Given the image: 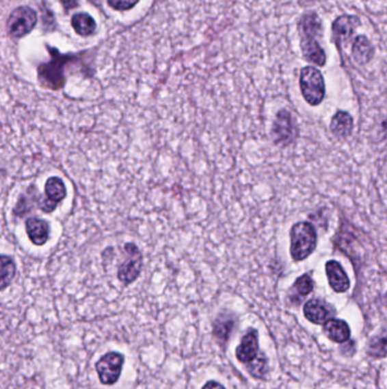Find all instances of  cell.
<instances>
[{
  "label": "cell",
  "instance_id": "obj_1",
  "mask_svg": "<svg viewBox=\"0 0 387 389\" xmlns=\"http://www.w3.org/2000/svg\"><path fill=\"white\" fill-rule=\"evenodd\" d=\"M299 29L301 34V49L304 58L318 66H324L326 63V55L316 40V37L321 32L319 17L314 13L304 15L299 23Z\"/></svg>",
  "mask_w": 387,
  "mask_h": 389
},
{
  "label": "cell",
  "instance_id": "obj_2",
  "mask_svg": "<svg viewBox=\"0 0 387 389\" xmlns=\"http://www.w3.org/2000/svg\"><path fill=\"white\" fill-rule=\"evenodd\" d=\"M317 235L314 225L299 222L291 231V255L295 261H302L311 255L316 249Z\"/></svg>",
  "mask_w": 387,
  "mask_h": 389
},
{
  "label": "cell",
  "instance_id": "obj_3",
  "mask_svg": "<svg viewBox=\"0 0 387 389\" xmlns=\"http://www.w3.org/2000/svg\"><path fill=\"white\" fill-rule=\"evenodd\" d=\"M125 261L120 263L117 270V278L124 286H130L140 277L144 266V255L134 242L124 245Z\"/></svg>",
  "mask_w": 387,
  "mask_h": 389
},
{
  "label": "cell",
  "instance_id": "obj_4",
  "mask_svg": "<svg viewBox=\"0 0 387 389\" xmlns=\"http://www.w3.org/2000/svg\"><path fill=\"white\" fill-rule=\"evenodd\" d=\"M300 87L308 104L317 106L324 99V77L317 68L307 66L301 71Z\"/></svg>",
  "mask_w": 387,
  "mask_h": 389
},
{
  "label": "cell",
  "instance_id": "obj_5",
  "mask_svg": "<svg viewBox=\"0 0 387 389\" xmlns=\"http://www.w3.org/2000/svg\"><path fill=\"white\" fill-rule=\"evenodd\" d=\"M66 60L58 53L53 54V61L42 64L38 68V79L42 87L49 90H60L66 84L64 68Z\"/></svg>",
  "mask_w": 387,
  "mask_h": 389
},
{
  "label": "cell",
  "instance_id": "obj_6",
  "mask_svg": "<svg viewBox=\"0 0 387 389\" xmlns=\"http://www.w3.org/2000/svg\"><path fill=\"white\" fill-rule=\"evenodd\" d=\"M125 356L120 352H108L101 356L96 363V371L101 383L105 386H111L118 381L123 370Z\"/></svg>",
  "mask_w": 387,
  "mask_h": 389
},
{
  "label": "cell",
  "instance_id": "obj_7",
  "mask_svg": "<svg viewBox=\"0 0 387 389\" xmlns=\"http://www.w3.org/2000/svg\"><path fill=\"white\" fill-rule=\"evenodd\" d=\"M36 10L22 6L14 10L7 20V30L12 37L22 38L30 34L37 24Z\"/></svg>",
  "mask_w": 387,
  "mask_h": 389
},
{
  "label": "cell",
  "instance_id": "obj_8",
  "mask_svg": "<svg viewBox=\"0 0 387 389\" xmlns=\"http://www.w3.org/2000/svg\"><path fill=\"white\" fill-rule=\"evenodd\" d=\"M46 198L41 199L39 210L46 214H51L59 203L66 198L67 189L65 182L59 177H51L44 184Z\"/></svg>",
  "mask_w": 387,
  "mask_h": 389
},
{
  "label": "cell",
  "instance_id": "obj_9",
  "mask_svg": "<svg viewBox=\"0 0 387 389\" xmlns=\"http://www.w3.org/2000/svg\"><path fill=\"white\" fill-rule=\"evenodd\" d=\"M25 231L30 242L38 247L46 245L51 238V228L49 222L37 216L27 218L25 221Z\"/></svg>",
  "mask_w": 387,
  "mask_h": 389
},
{
  "label": "cell",
  "instance_id": "obj_10",
  "mask_svg": "<svg viewBox=\"0 0 387 389\" xmlns=\"http://www.w3.org/2000/svg\"><path fill=\"white\" fill-rule=\"evenodd\" d=\"M258 352H259L258 331L256 329H249L247 334L241 339L240 345L235 349V356L241 363L248 364L257 357Z\"/></svg>",
  "mask_w": 387,
  "mask_h": 389
},
{
  "label": "cell",
  "instance_id": "obj_11",
  "mask_svg": "<svg viewBox=\"0 0 387 389\" xmlns=\"http://www.w3.org/2000/svg\"><path fill=\"white\" fill-rule=\"evenodd\" d=\"M41 197L39 190L34 185H31L25 192L21 194L15 208H13V215L15 218H23L27 214H30L37 206L39 208Z\"/></svg>",
  "mask_w": 387,
  "mask_h": 389
},
{
  "label": "cell",
  "instance_id": "obj_12",
  "mask_svg": "<svg viewBox=\"0 0 387 389\" xmlns=\"http://www.w3.org/2000/svg\"><path fill=\"white\" fill-rule=\"evenodd\" d=\"M304 316L315 325H325L331 319L332 309L321 299H310L304 304Z\"/></svg>",
  "mask_w": 387,
  "mask_h": 389
},
{
  "label": "cell",
  "instance_id": "obj_13",
  "mask_svg": "<svg viewBox=\"0 0 387 389\" xmlns=\"http://www.w3.org/2000/svg\"><path fill=\"white\" fill-rule=\"evenodd\" d=\"M326 273H328V281L334 292H345L347 289L350 288V280L338 262H328Z\"/></svg>",
  "mask_w": 387,
  "mask_h": 389
},
{
  "label": "cell",
  "instance_id": "obj_14",
  "mask_svg": "<svg viewBox=\"0 0 387 389\" xmlns=\"http://www.w3.org/2000/svg\"><path fill=\"white\" fill-rule=\"evenodd\" d=\"M235 325V318L230 313H221L213 323V335L215 339L224 346L228 342L230 334Z\"/></svg>",
  "mask_w": 387,
  "mask_h": 389
},
{
  "label": "cell",
  "instance_id": "obj_15",
  "mask_svg": "<svg viewBox=\"0 0 387 389\" xmlns=\"http://www.w3.org/2000/svg\"><path fill=\"white\" fill-rule=\"evenodd\" d=\"M276 142H290L294 137L293 123L289 112L280 111L277 114L276 122L273 128Z\"/></svg>",
  "mask_w": 387,
  "mask_h": 389
},
{
  "label": "cell",
  "instance_id": "obj_16",
  "mask_svg": "<svg viewBox=\"0 0 387 389\" xmlns=\"http://www.w3.org/2000/svg\"><path fill=\"white\" fill-rule=\"evenodd\" d=\"M325 335L331 339L332 342L343 344L350 339V327L343 320L330 319L324 325Z\"/></svg>",
  "mask_w": 387,
  "mask_h": 389
},
{
  "label": "cell",
  "instance_id": "obj_17",
  "mask_svg": "<svg viewBox=\"0 0 387 389\" xmlns=\"http://www.w3.org/2000/svg\"><path fill=\"white\" fill-rule=\"evenodd\" d=\"M360 21L356 16H342L333 24L334 36L341 42H345L352 37Z\"/></svg>",
  "mask_w": 387,
  "mask_h": 389
},
{
  "label": "cell",
  "instance_id": "obj_18",
  "mask_svg": "<svg viewBox=\"0 0 387 389\" xmlns=\"http://www.w3.org/2000/svg\"><path fill=\"white\" fill-rule=\"evenodd\" d=\"M375 49L371 41L364 36H358L352 47V55L354 61L359 64H366L374 58Z\"/></svg>",
  "mask_w": 387,
  "mask_h": 389
},
{
  "label": "cell",
  "instance_id": "obj_19",
  "mask_svg": "<svg viewBox=\"0 0 387 389\" xmlns=\"http://www.w3.org/2000/svg\"><path fill=\"white\" fill-rule=\"evenodd\" d=\"M353 129V118L347 112H337L332 118L331 130L337 137H347Z\"/></svg>",
  "mask_w": 387,
  "mask_h": 389
},
{
  "label": "cell",
  "instance_id": "obj_20",
  "mask_svg": "<svg viewBox=\"0 0 387 389\" xmlns=\"http://www.w3.org/2000/svg\"><path fill=\"white\" fill-rule=\"evenodd\" d=\"M72 27L77 34L88 37L96 31L97 23L89 14L79 13L72 17Z\"/></svg>",
  "mask_w": 387,
  "mask_h": 389
},
{
  "label": "cell",
  "instance_id": "obj_21",
  "mask_svg": "<svg viewBox=\"0 0 387 389\" xmlns=\"http://www.w3.org/2000/svg\"><path fill=\"white\" fill-rule=\"evenodd\" d=\"M1 289H6L12 284L16 275V263L13 258L1 255Z\"/></svg>",
  "mask_w": 387,
  "mask_h": 389
},
{
  "label": "cell",
  "instance_id": "obj_22",
  "mask_svg": "<svg viewBox=\"0 0 387 389\" xmlns=\"http://www.w3.org/2000/svg\"><path fill=\"white\" fill-rule=\"evenodd\" d=\"M267 363L266 356H265L264 354H261V355H258L252 362L248 363V371H249L251 376L256 378V379H263L265 375L267 373Z\"/></svg>",
  "mask_w": 387,
  "mask_h": 389
},
{
  "label": "cell",
  "instance_id": "obj_23",
  "mask_svg": "<svg viewBox=\"0 0 387 389\" xmlns=\"http://www.w3.org/2000/svg\"><path fill=\"white\" fill-rule=\"evenodd\" d=\"M369 355L374 357H384L387 355V335L376 336L368 345Z\"/></svg>",
  "mask_w": 387,
  "mask_h": 389
},
{
  "label": "cell",
  "instance_id": "obj_24",
  "mask_svg": "<svg viewBox=\"0 0 387 389\" xmlns=\"http://www.w3.org/2000/svg\"><path fill=\"white\" fill-rule=\"evenodd\" d=\"M294 289L300 296H307L314 289V281L308 275H301L294 284Z\"/></svg>",
  "mask_w": 387,
  "mask_h": 389
},
{
  "label": "cell",
  "instance_id": "obj_25",
  "mask_svg": "<svg viewBox=\"0 0 387 389\" xmlns=\"http://www.w3.org/2000/svg\"><path fill=\"white\" fill-rule=\"evenodd\" d=\"M139 0H108V5L114 10H127L133 8Z\"/></svg>",
  "mask_w": 387,
  "mask_h": 389
},
{
  "label": "cell",
  "instance_id": "obj_26",
  "mask_svg": "<svg viewBox=\"0 0 387 389\" xmlns=\"http://www.w3.org/2000/svg\"><path fill=\"white\" fill-rule=\"evenodd\" d=\"M202 389H226L222 385V384L218 383L216 380H209L207 383L204 384Z\"/></svg>",
  "mask_w": 387,
  "mask_h": 389
},
{
  "label": "cell",
  "instance_id": "obj_27",
  "mask_svg": "<svg viewBox=\"0 0 387 389\" xmlns=\"http://www.w3.org/2000/svg\"><path fill=\"white\" fill-rule=\"evenodd\" d=\"M66 10H72L79 5L77 0H60Z\"/></svg>",
  "mask_w": 387,
  "mask_h": 389
},
{
  "label": "cell",
  "instance_id": "obj_28",
  "mask_svg": "<svg viewBox=\"0 0 387 389\" xmlns=\"http://www.w3.org/2000/svg\"><path fill=\"white\" fill-rule=\"evenodd\" d=\"M385 127H387V122H386V123H385Z\"/></svg>",
  "mask_w": 387,
  "mask_h": 389
}]
</instances>
